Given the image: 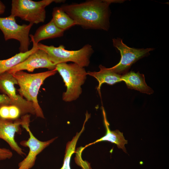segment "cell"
I'll list each match as a JSON object with an SVG mask.
<instances>
[{
	"mask_svg": "<svg viewBox=\"0 0 169 169\" xmlns=\"http://www.w3.org/2000/svg\"><path fill=\"white\" fill-rule=\"evenodd\" d=\"M113 45L120 52L121 58L119 62L110 68L119 74L127 72L131 65L139 59L150 54L154 49H136L130 48L124 44L120 38L112 39Z\"/></svg>",
	"mask_w": 169,
	"mask_h": 169,
	"instance_id": "8",
	"label": "cell"
},
{
	"mask_svg": "<svg viewBox=\"0 0 169 169\" xmlns=\"http://www.w3.org/2000/svg\"><path fill=\"white\" fill-rule=\"evenodd\" d=\"M37 45L33 44L32 48L28 51L20 52L8 59L0 60V74L8 71L13 67L25 60L38 49Z\"/></svg>",
	"mask_w": 169,
	"mask_h": 169,
	"instance_id": "16",
	"label": "cell"
},
{
	"mask_svg": "<svg viewBox=\"0 0 169 169\" xmlns=\"http://www.w3.org/2000/svg\"><path fill=\"white\" fill-rule=\"evenodd\" d=\"M64 31L58 28L52 19L47 23L41 26L34 35H29L33 44H38L40 41L63 36Z\"/></svg>",
	"mask_w": 169,
	"mask_h": 169,
	"instance_id": "14",
	"label": "cell"
},
{
	"mask_svg": "<svg viewBox=\"0 0 169 169\" xmlns=\"http://www.w3.org/2000/svg\"><path fill=\"white\" fill-rule=\"evenodd\" d=\"M99 68L100 70L99 71H89L87 74L94 77L98 81L99 84L97 90L100 94L101 86L103 83L113 85L122 81L121 75L115 72L110 68H107L101 64L99 65Z\"/></svg>",
	"mask_w": 169,
	"mask_h": 169,
	"instance_id": "15",
	"label": "cell"
},
{
	"mask_svg": "<svg viewBox=\"0 0 169 169\" xmlns=\"http://www.w3.org/2000/svg\"><path fill=\"white\" fill-rule=\"evenodd\" d=\"M121 1L92 0L80 3L64 5L60 8L74 20L75 25L85 29L108 31L110 27L112 3Z\"/></svg>",
	"mask_w": 169,
	"mask_h": 169,
	"instance_id": "1",
	"label": "cell"
},
{
	"mask_svg": "<svg viewBox=\"0 0 169 169\" xmlns=\"http://www.w3.org/2000/svg\"><path fill=\"white\" fill-rule=\"evenodd\" d=\"M38 49L45 51L51 61L56 65L72 62L83 67H87L90 63V57L94 52L92 46L86 44L77 50H68L62 45L56 47L41 43L37 45Z\"/></svg>",
	"mask_w": 169,
	"mask_h": 169,
	"instance_id": "4",
	"label": "cell"
},
{
	"mask_svg": "<svg viewBox=\"0 0 169 169\" xmlns=\"http://www.w3.org/2000/svg\"><path fill=\"white\" fill-rule=\"evenodd\" d=\"M63 1H64L13 0L10 15L33 24L43 23L46 18L45 7L53 2L61 3Z\"/></svg>",
	"mask_w": 169,
	"mask_h": 169,
	"instance_id": "5",
	"label": "cell"
},
{
	"mask_svg": "<svg viewBox=\"0 0 169 169\" xmlns=\"http://www.w3.org/2000/svg\"><path fill=\"white\" fill-rule=\"evenodd\" d=\"M21 119H18L13 121L0 117V139L5 141L12 150L23 156L25 155V153L15 139L16 134H21Z\"/></svg>",
	"mask_w": 169,
	"mask_h": 169,
	"instance_id": "11",
	"label": "cell"
},
{
	"mask_svg": "<svg viewBox=\"0 0 169 169\" xmlns=\"http://www.w3.org/2000/svg\"><path fill=\"white\" fill-rule=\"evenodd\" d=\"M90 117V115L88 113H86L85 119L81 131L79 132H77L75 136L73 137L72 139L67 143L63 165L60 169H71L70 162L71 157L75 152L77 141L81 134L84 131L85 129V124Z\"/></svg>",
	"mask_w": 169,
	"mask_h": 169,
	"instance_id": "18",
	"label": "cell"
},
{
	"mask_svg": "<svg viewBox=\"0 0 169 169\" xmlns=\"http://www.w3.org/2000/svg\"><path fill=\"white\" fill-rule=\"evenodd\" d=\"M55 69L62 78L66 90L62 95L63 100L70 102L77 100L82 93L81 86L87 78V72L84 67L73 63H61Z\"/></svg>",
	"mask_w": 169,
	"mask_h": 169,
	"instance_id": "3",
	"label": "cell"
},
{
	"mask_svg": "<svg viewBox=\"0 0 169 169\" xmlns=\"http://www.w3.org/2000/svg\"><path fill=\"white\" fill-rule=\"evenodd\" d=\"M10 105L11 101L8 97L5 94H0V107L3 105Z\"/></svg>",
	"mask_w": 169,
	"mask_h": 169,
	"instance_id": "21",
	"label": "cell"
},
{
	"mask_svg": "<svg viewBox=\"0 0 169 169\" xmlns=\"http://www.w3.org/2000/svg\"><path fill=\"white\" fill-rule=\"evenodd\" d=\"M3 113L5 119L12 120L18 119L21 115L19 109L16 106L11 105L4 106Z\"/></svg>",
	"mask_w": 169,
	"mask_h": 169,
	"instance_id": "19",
	"label": "cell"
},
{
	"mask_svg": "<svg viewBox=\"0 0 169 169\" xmlns=\"http://www.w3.org/2000/svg\"><path fill=\"white\" fill-rule=\"evenodd\" d=\"M56 66L49 60L45 51L38 49L24 61L7 72L13 74L18 71L23 70L33 72L35 69L39 68H46L52 70L55 69Z\"/></svg>",
	"mask_w": 169,
	"mask_h": 169,
	"instance_id": "10",
	"label": "cell"
},
{
	"mask_svg": "<svg viewBox=\"0 0 169 169\" xmlns=\"http://www.w3.org/2000/svg\"><path fill=\"white\" fill-rule=\"evenodd\" d=\"M16 84H18L17 81L11 74L6 72L0 74V90L8 97L11 105L17 107L22 115H35L32 103L17 94L14 86Z\"/></svg>",
	"mask_w": 169,
	"mask_h": 169,
	"instance_id": "9",
	"label": "cell"
},
{
	"mask_svg": "<svg viewBox=\"0 0 169 169\" xmlns=\"http://www.w3.org/2000/svg\"><path fill=\"white\" fill-rule=\"evenodd\" d=\"M57 72L56 69L35 74H29L20 71L12 74L19 87L18 90L20 95L32 103L35 115L38 117L44 118L37 99L40 88L46 79L54 75Z\"/></svg>",
	"mask_w": 169,
	"mask_h": 169,
	"instance_id": "2",
	"label": "cell"
},
{
	"mask_svg": "<svg viewBox=\"0 0 169 169\" xmlns=\"http://www.w3.org/2000/svg\"><path fill=\"white\" fill-rule=\"evenodd\" d=\"M121 79L122 81L125 82L128 88L148 95L153 93V90L146 84L144 75L140 73L139 72H127L121 75Z\"/></svg>",
	"mask_w": 169,
	"mask_h": 169,
	"instance_id": "13",
	"label": "cell"
},
{
	"mask_svg": "<svg viewBox=\"0 0 169 169\" xmlns=\"http://www.w3.org/2000/svg\"><path fill=\"white\" fill-rule=\"evenodd\" d=\"M33 24L20 25L16 21L15 17L10 15L4 18L0 17V29L2 31L5 41L14 39L20 44V52H25L29 50L30 44L29 37L30 30Z\"/></svg>",
	"mask_w": 169,
	"mask_h": 169,
	"instance_id": "7",
	"label": "cell"
},
{
	"mask_svg": "<svg viewBox=\"0 0 169 169\" xmlns=\"http://www.w3.org/2000/svg\"><path fill=\"white\" fill-rule=\"evenodd\" d=\"M5 9L4 4L0 1V15L4 13Z\"/></svg>",
	"mask_w": 169,
	"mask_h": 169,
	"instance_id": "22",
	"label": "cell"
},
{
	"mask_svg": "<svg viewBox=\"0 0 169 169\" xmlns=\"http://www.w3.org/2000/svg\"><path fill=\"white\" fill-rule=\"evenodd\" d=\"M102 110L104 125L106 130L105 134L95 141L86 145L83 148L84 149L96 143L102 141H108L116 144L118 148L122 149L126 153L125 145L127 144L128 141L125 139L123 133L120 132L118 130L114 131H111L110 130V124L107 120L105 111L103 107L102 108Z\"/></svg>",
	"mask_w": 169,
	"mask_h": 169,
	"instance_id": "12",
	"label": "cell"
},
{
	"mask_svg": "<svg viewBox=\"0 0 169 169\" xmlns=\"http://www.w3.org/2000/svg\"><path fill=\"white\" fill-rule=\"evenodd\" d=\"M52 19L58 28L64 31L75 25L74 20L60 7L53 8Z\"/></svg>",
	"mask_w": 169,
	"mask_h": 169,
	"instance_id": "17",
	"label": "cell"
},
{
	"mask_svg": "<svg viewBox=\"0 0 169 169\" xmlns=\"http://www.w3.org/2000/svg\"><path fill=\"white\" fill-rule=\"evenodd\" d=\"M30 115H23L21 120V125L28 133L29 137L27 140L21 141L20 144L29 148V152L26 157L18 164L17 169H30L34 166L37 156L45 148L49 146L57 138H54L46 141L38 139L33 135L29 128Z\"/></svg>",
	"mask_w": 169,
	"mask_h": 169,
	"instance_id": "6",
	"label": "cell"
},
{
	"mask_svg": "<svg viewBox=\"0 0 169 169\" xmlns=\"http://www.w3.org/2000/svg\"><path fill=\"white\" fill-rule=\"evenodd\" d=\"M13 155L12 152L9 149L0 148V161L9 159L12 158Z\"/></svg>",
	"mask_w": 169,
	"mask_h": 169,
	"instance_id": "20",
	"label": "cell"
}]
</instances>
